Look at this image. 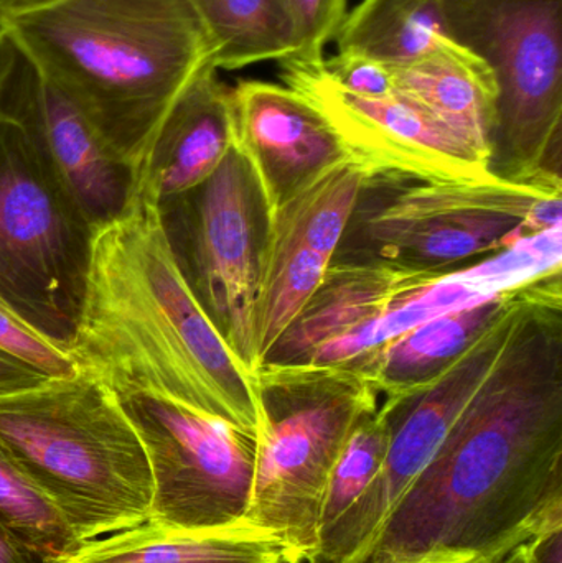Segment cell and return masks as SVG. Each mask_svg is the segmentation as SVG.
<instances>
[{
    "label": "cell",
    "instance_id": "1",
    "mask_svg": "<svg viewBox=\"0 0 562 563\" xmlns=\"http://www.w3.org/2000/svg\"><path fill=\"white\" fill-rule=\"evenodd\" d=\"M562 525V282L510 340L428 465L346 563H471Z\"/></svg>",
    "mask_w": 562,
    "mask_h": 563
},
{
    "label": "cell",
    "instance_id": "2",
    "mask_svg": "<svg viewBox=\"0 0 562 563\" xmlns=\"http://www.w3.org/2000/svg\"><path fill=\"white\" fill-rule=\"evenodd\" d=\"M69 354L114 394H158L257 437L254 374L178 273L144 185L125 213L96 233Z\"/></svg>",
    "mask_w": 562,
    "mask_h": 563
},
{
    "label": "cell",
    "instance_id": "3",
    "mask_svg": "<svg viewBox=\"0 0 562 563\" xmlns=\"http://www.w3.org/2000/svg\"><path fill=\"white\" fill-rule=\"evenodd\" d=\"M5 32L137 181L175 99L211 63L190 0H58L7 16Z\"/></svg>",
    "mask_w": 562,
    "mask_h": 563
},
{
    "label": "cell",
    "instance_id": "4",
    "mask_svg": "<svg viewBox=\"0 0 562 563\" xmlns=\"http://www.w3.org/2000/svg\"><path fill=\"white\" fill-rule=\"evenodd\" d=\"M0 446L85 542L147 522V455L118 396L79 367L0 397Z\"/></svg>",
    "mask_w": 562,
    "mask_h": 563
},
{
    "label": "cell",
    "instance_id": "5",
    "mask_svg": "<svg viewBox=\"0 0 562 563\" xmlns=\"http://www.w3.org/2000/svg\"><path fill=\"white\" fill-rule=\"evenodd\" d=\"M562 227V185L365 175L330 264L454 273Z\"/></svg>",
    "mask_w": 562,
    "mask_h": 563
},
{
    "label": "cell",
    "instance_id": "6",
    "mask_svg": "<svg viewBox=\"0 0 562 563\" xmlns=\"http://www.w3.org/2000/svg\"><path fill=\"white\" fill-rule=\"evenodd\" d=\"M260 430L246 525L286 548L287 563L319 544L330 473L379 394L349 366L264 364L254 373Z\"/></svg>",
    "mask_w": 562,
    "mask_h": 563
},
{
    "label": "cell",
    "instance_id": "7",
    "mask_svg": "<svg viewBox=\"0 0 562 563\" xmlns=\"http://www.w3.org/2000/svg\"><path fill=\"white\" fill-rule=\"evenodd\" d=\"M442 12L494 76L488 174L562 185V0H442Z\"/></svg>",
    "mask_w": 562,
    "mask_h": 563
},
{
    "label": "cell",
    "instance_id": "8",
    "mask_svg": "<svg viewBox=\"0 0 562 563\" xmlns=\"http://www.w3.org/2000/svg\"><path fill=\"white\" fill-rule=\"evenodd\" d=\"M95 236L23 129L0 114V300L66 353L81 321Z\"/></svg>",
    "mask_w": 562,
    "mask_h": 563
},
{
    "label": "cell",
    "instance_id": "9",
    "mask_svg": "<svg viewBox=\"0 0 562 563\" xmlns=\"http://www.w3.org/2000/svg\"><path fill=\"white\" fill-rule=\"evenodd\" d=\"M178 273L247 373L260 367L256 310L273 213L243 152L233 145L203 184L157 201Z\"/></svg>",
    "mask_w": 562,
    "mask_h": 563
},
{
    "label": "cell",
    "instance_id": "10",
    "mask_svg": "<svg viewBox=\"0 0 562 563\" xmlns=\"http://www.w3.org/2000/svg\"><path fill=\"white\" fill-rule=\"evenodd\" d=\"M115 396L151 466L148 525L177 532H214L246 525L256 435L158 394Z\"/></svg>",
    "mask_w": 562,
    "mask_h": 563
},
{
    "label": "cell",
    "instance_id": "11",
    "mask_svg": "<svg viewBox=\"0 0 562 563\" xmlns=\"http://www.w3.org/2000/svg\"><path fill=\"white\" fill-rule=\"evenodd\" d=\"M488 297L494 295L482 294L462 269L421 273L382 264H330L260 366H353L422 321Z\"/></svg>",
    "mask_w": 562,
    "mask_h": 563
},
{
    "label": "cell",
    "instance_id": "12",
    "mask_svg": "<svg viewBox=\"0 0 562 563\" xmlns=\"http://www.w3.org/2000/svg\"><path fill=\"white\" fill-rule=\"evenodd\" d=\"M531 285L533 282L524 288L514 307L434 383L406 396L385 397L382 406L388 416L392 439L382 470L359 501L320 534L316 551L300 563H346L362 551L393 506L428 465L452 423L500 356Z\"/></svg>",
    "mask_w": 562,
    "mask_h": 563
},
{
    "label": "cell",
    "instance_id": "13",
    "mask_svg": "<svg viewBox=\"0 0 562 563\" xmlns=\"http://www.w3.org/2000/svg\"><path fill=\"white\" fill-rule=\"evenodd\" d=\"M287 88L299 92L335 132L365 175L403 174L449 180L488 177L487 162L411 99L353 95L337 85L322 59H279Z\"/></svg>",
    "mask_w": 562,
    "mask_h": 563
},
{
    "label": "cell",
    "instance_id": "14",
    "mask_svg": "<svg viewBox=\"0 0 562 563\" xmlns=\"http://www.w3.org/2000/svg\"><path fill=\"white\" fill-rule=\"evenodd\" d=\"M0 114L23 129L56 184L96 233L125 213L137 191V175L109 152L88 119L12 38L0 75Z\"/></svg>",
    "mask_w": 562,
    "mask_h": 563
},
{
    "label": "cell",
    "instance_id": "15",
    "mask_svg": "<svg viewBox=\"0 0 562 563\" xmlns=\"http://www.w3.org/2000/svg\"><path fill=\"white\" fill-rule=\"evenodd\" d=\"M231 99L234 145L253 167L271 213L350 158L326 119L294 89L241 81L231 89Z\"/></svg>",
    "mask_w": 562,
    "mask_h": 563
},
{
    "label": "cell",
    "instance_id": "16",
    "mask_svg": "<svg viewBox=\"0 0 562 563\" xmlns=\"http://www.w3.org/2000/svg\"><path fill=\"white\" fill-rule=\"evenodd\" d=\"M234 145L231 89L205 65L175 99L148 148L139 175L155 200L203 184Z\"/></svg>",
    "mask_w": 562,
    "mask_h": 563
},
{
    "label": "cell",
    "instance_id": "17",
    "mask_svg": "<svg viewBox=\"0 0 562 563\" xmlns=\"http://www.w3.org/2000/svg\"><path fill=\"white\" fill-rule=\"evenodd\" d=\"M527 285L422 321L349 367L359 371L382 397L416 393L441 377L500 320Z\"/></svg>",
    "mask_w": 562,
    "mask_h": 563
},
{
    "label": "cell",
    "instance_id": "18",
    "mask_svg": "<svg viewBox=\"0 0 562 563\" xmlns=\"http://www.w3.org/2000/svg\"><path fill=\"white\" fill-rule=\"evenodd\" d=\"M392 69L395 91L458 135L488 167L497 96L488 66L451 38L436 52Z\"/></svg>",
    "mask_w": 562,
    "mask_h": 563
},
{
    "label": "cell",
    "instance_id": "19",
    "mask_svg": "<svg viewBox=\"0 0 562 563\" xmlns=\"http://www.w3.org/2000/svg\"><path fill=\"white\" fill-rule=\"evenodd\" d=\"M66 563H287L286 548L250 526L177 532L144 525L86 542Z\"/></svg>",
    "mask_w": 562,
    "mask_h": 563
},
{
    "label": "cell",
    "instance_id": "20",
    "mask_svg": "<svg viewBox=\"0 0 562 563\" xmlns=\"http://www.w3.org/2000/svg\"><path fill=\"white\" fill-rule=\"evenodd\" d=\"M339 53L388 66L416 62L451 40L442 0H362L335 35Z\"/></svg>",
    "mask_w": 562,
    "mask_h": 563
},
{
    "label": "cell",
    "instance_id": "21",
    "mask_svg": "<svg viewBox=\"0 0 562 563\" xmlns=\"http://www.w3.org/2000/svg\"><path fill=\"white\" fill-rule=\"evenodd\" d=\"M211 45V65L240 69L299 52L289 0H190Z\"/></svg>",
    "mask_w": 562,
    "mask_h": 563
},
{
    "label": "cell",
    "instance_id": "22",
    "mask_svg": "<svg viewBox=\"0 0 562 563\" xmlns=\"http://www.w3.org/2000/svg\"><path fill=\"white\" fill-rule=\"evenodd\" d=\"M365 172L352 158L313 178L273 213L271 236L332 261L352 217Z\"/></svg>",
    "mask_w": 562,
    "mask_h": 563
},
{
    "label": "cell",
    "instance_id": "23",
    "mask_svg": "<svg viewBox=\"0 0 562 563\" xmlns=\"http://www.w3.org/2000/svg\"><path fill=\"white\" fill-rule=\"evenodd\" d=\"M0 526L40 563H66L86 544L52 499L0 446Z\"/></svg>",
    "mask_w": 562,
    "mask_h": 563
},
{
    "label": "cell",
    "instance_id": "24",
    "mask_svg": "<svg viewBox=\"0 0 562 563\" xmlns=\"http://www.w3.org/2000/svg\"><path fill=\"white\" fill-rule=\"evenodd\" d=\"M330 263L316 251L271 236L256 310L260 364L319 288Z\"/></svg>",
    "mask_w": 562,
    "mask_h": 563
},
{
    "label": "cell",
    "instance_id": "25",
    "mask_svg": "<svg viewBox=\"0 0 562 563\" xmlns=\"http://www.w3.org/2000/svg\"><path fill=\"white\" fill-rule=\"evenodd\" d=\"M389 439L388 416L379 404L375 412L360 420L333 465L323 496L320 534L335 525L375 482L385 463Z\"/></svg>",
    "mask_w": 562,
    "mask_h": 563
},
{
    "label": "cell",
    "instance_id": "26",
    "mask_svg": "<svg viewBox=\"0 0 562 563\" xmlns=\"http://www.w3.org/2000/svg\"><path fill=\"white\" fill-rule=\"evenodd\" d=\"M0 351L22 361L26 366L33 367L49 379L73 376L79 371L71 354L45 340L2 300H0Z\"/></svg>",
    "mask_w": 562,
    "mask_h": 563
},
{
    "label": "cell",
    "instance_id": "27",
    "mask_svg": "<svg viewBox=\"0 0 562 563\" xmlns=\"http://www.w3.org/2000/svg\"><path fill=\"white\" fill-rule=\"evenodd\" d=\"M299 33V52L304 59H322L323 49L335 38L346 15V0H289Z\"/></svg>",
    "mask_w": 562,
    "mask_h": 563
},
{
    "label": "cell",
    "instance_id": "28",
    "mask_svg": "<svg viewBox=\"0 0 562 563\" xmlns=\"http://www.w3.org/2000/svg\"><path fill=\"white\" fill-rule=\"evenodd\" d=\"M323 69L330 78L353 95L385 98L395 92L392 66L360 55H339L323 58Z\"/></svg>",
    "mask_w": 562,
    "mask_h": 563
},
{
    "label": "cell",
    "instance_id": "29",
    "mask_svg": "<svg viewBox=\"0 0 562 563\" xmlns=\"http://www.w3.org/2000/svg\"><path fill=\"white\" fill-rule=\"evenodd\" d=\"M48 379L49 377L43 376L22 361L0 351V397L33 389Z\"/></svg>",
    "mask_w": 562,
    "mask_h": 563
},
{
    "label": "cell",
    "instance_id": "30",
    "mask_svg": "<svg viewBox=\"0 0 562 563\" xmlns=\"http://www.w3.org/2000/svg\"><path fill=\"white\" fill-rule=\"evenodd\" d=\"M525 545L533 563H562V525L538 532Z\"/></svg>",
    "mask_w": 562,
    "mask_h": 563
},
{
    "label": "cell",
    "instance_id": "31",
    "mask_svg": "<svg viewBox=\"0 0 562 563\" xmlns=\"http://www.w3.org/2000/svg\"><path fill=\"white\" fill-rule=\"evenodd\" d=\"M0 563H40L0 526Z\"/></svg>",
    "mask_w": 562,
    "mask_h": 563
},
{
    "label": "cell",
    "instance_id": "32",
    "mask_svg": "<svg viewBox=\"0 0 562 563\" xmlns=\"http://www.w3.org/2000/svg\"><path fill=\"white\" fill-rule=\"evenodd\" d=\"M55 2H58V0H0V10H2L3 15L12 16L43 9V7L52 5Z\"/></svg>",
    "mask_w": 562,
    "mask_h": 563
},
{
    "label": "cell",
    "instance_id": "33",
    "mask_svg": "<svg viewBox=\"0 0 562 563\" xmlns=\"http://www.w3.org/2000/svg\"><path fill=\"white\" fill-rule=\"evenodd\" d=\"M485 563H533L527 552V545L520 544L498 558L491 559Z\"/></svg>",
    "mask_w": 562,
    "mask_h": 563
},
{
    "label": "cell",
    "instance_id": "34",
    "mask_svg": "<svg viewBox=\"0 0 562 563\" xmlns=\"http://www.w3.org/2000/svg\"><path fill=\"white\" fill-rule=\"evenodd\" d=\"M10 55V38L7 32L0 33V75H2L3 68H5L7 62H9Z\"/></svg>",
    "mask_w": 562,
    "mask_h": 563
},
{
    "label": "cell",
    "instance_id": "35",
    "mask_svg": "<svg viewBox=\"0 0 562 563\" xmlns=\"http://www.w3.org/2000/svg\"><path fill=\"white\" fill-rule=\"evenodd\" d=\"M5 22H7V16L3 15L2 10H0V33L5 32Z\"/></svg>",
    "mask_w": 562,
    "mask_h": 563
},
{
    "label": "cell",
    "instance_id": "36",
    "mask_svg": "<svg viewBox=\"0 0 562 563\" xmlns=\"http://www.w3.org/2000/svg\"><path fill=\"white\" fill-rule=\"evenodd\" d=\"M488 561H491V559H488ZM487 561H482V562H471V563H485Z\"/></svg>",
    "mask_w": 562,
    "mask_h": 563
}]
</instances>
